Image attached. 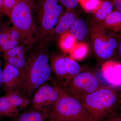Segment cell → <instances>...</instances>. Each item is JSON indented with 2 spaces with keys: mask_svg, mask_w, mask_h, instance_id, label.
I'll return each instance as SVG.
<instances>
[{
  "mask_svg": "<svg viewBox=\"0 0 121 121\" xmlns=\"http://www.w3.org/2000/svg\"><path fill=\"white\" fill-rule=\"evenodd\" d=\"M45 43V39L35 38L27 45L29 56L20 91L30 99L39 87L51 78L50 56Z\"/></svg>",
  "mask_w": 121,
  "mask_h": 121,
  "instance_id": "6da1fadb",
  "label": "cell"
},
{
  "mask_svg": "<svg viewBox=\"0 0 121 121\" xmlns=\"http://www.w3.org/2000/svg\"><path fill=\"white\" fill-rule=\"evenodd\" d=\"M119 89L105 85L93 93L77 98L92 121H102L117 112L120 103Z\"/></svg>",
  "mask_w": 121,
  "mask_h": 121,
  "instance_id": "7a4b0ae2",
  "label": "cell"
},
{
  "mask_svg": "<svg viewBox=\"0 0 121 121\" xmlns=\"http://www.w3.org/2000/svg\"><path fill=\"white\" fill-rule=\"evenodd\" d=\"M62 11L59 0H37L34 15L35 38L44 39L45 34L55 28Z\"/></svg>",
  "mask_w": 121,
  "mask_h": 121,
  "instance_id": "3957f363",
  "label": "cell"
},
{
  "mask_svg": "<svg viewBox=\"0 0 121 121\" xmlns=\"http://www.w3.org/2000/svg\"><path fill=\"white\" fill-rule=\"evenodd\" d=\"M34 0H19L11 11L9 17L13 25L21 33L26 44L35 39Z\"/></svg>",
  "mask_w": 121,
  "mask_h": 121,
  "instance_id": "277c9868",
  "label": "cell"
},
{
  "mask_svg": "<svg viewBox=\"0 0 121 121\" xmlns=\"http://www.w3.org/2000/svg\"><path fill=\"white\" fill-rule=\"evenodd\" d=\"M49 121H92L78 99L66 93L51 111Z\"/></svg>",
  "mask_w": 121,
  "mask_h": 121,
  "instance_id": "5b68a950",
  "label": "cell"
},
{
  "mask_svg": "<svg viewBox=\"0 0 121 121\" xmlns=\"http://www.w3.org/2000/svg\"><path fill=\"white\" fill-rule=\"evenodd\" d=\"M50 65L52 72L50 80L53 85L63 90L76 75L82 70L75 60L62 56L54 57Z\"/></svg>",
  "mask_w": 121,
  "mask_h": 121,
  "instance_id": "8992f818",
  "label": "cell"
},
{
  "mask_svg": "<svg viewBox=\"0 0 121 121\" xmlns=\"http://www.w3.org/2000/svg\"><path fill=\"white\" fill-rule=\"evenodd\" d=\"M105 85L96 74L82 70L74 76L63 90L68 94L78 98L93 93Z\"/></svg>",
  "mask_w": 121,
  "mask_h": 121,
  "instance_id": "52a82bcc",
  "label": "cell"
},
{
  "mask_svg": "<svg viewBox=\"0 0 121 121\" xmlns=\"http://www.w3.org/2000/svg\"><path fill=\"white\" fill-rule=\"evenodd\" d=\"M66 93L63 89L46 82L39 87L33 95V107L49 116L56 102Z\"/></svg>",
  "mask_w": 121,
  "mask_h": 121,
  "instance_id": "ba28073f",
  "label": "cell"
},
{
  "mask_svg": "<svg viewBox=\"0 0 121 121\" xmlns=\"http://www.w3.org/2000/svg\"><path fill=\"white\" fill-rule=\"evenodd\" d=\"M29 53L27 45L23 43L14 48L3 52L1 55L5 63L13 65L18 69L21 74L22 79Z\"/></svg>",
  "mask_w": 121,
  "mask_h": 121,
  "instance_id": "9c48e42d",
  "label": "cell"
},
{
  "mask_svg": "<svg viewBox=\"0 0 121 121\" xmlns=\"http://www.w3.org/2000/svg\"><path fill=\"white\" fill-rule=\"evenodd\" d=\"M23 43V37L17 29L13 25L5 26L0 33V56Z\"/></svg>",
  "mask_w": 121,
  "mask_h": 121,
  "instance_id": "30bf717a",
  "label": "cell"
},
{
  "mask_svg": "<svg viewBox=\"0 0 121 121\" xmlns=\"http://www.w3.org/2000/svg\"><path fill=\"white\" fill-rule=\"evenodd\" d=\"M22 76L19 71L13 65L5 63L2 70V86L5 91L11 90H19Z\"/></svg>",
  "mask_w": 121,
  "mask_h": 121,
  "instance_id": "8fae6325",
  "label": "cell"
},
{
  "mask_svg": "<svg viewBox=\"0 0 121 121\" xmlns=\"http://www.w3.org/2000/svg\"><path fill=\"white\" fill-rule=\"evenodd\" d=\"M101 74L109 85L120 88L121 86V65L108 67L102 70Z\"/></svg>",
  "mask_w": 121,
  "mask_h": 121,
  "instance_id": "7c38bea8",
  "label": "cell"
},
{
  "mask_svg": "<svg viewBox=\"0 0 121 121\" xmlns=\"http://www.w3.org/2000/svg\"><path fill=\"white\" fill-rule=\"evenodd\" d=\"M5 95L13 106L19 111L28 105L30 99L17 89L11 90L6 92Z\"/></svg>",
  "mask_w": 121,
  "mask_h": 121,
  "instance_id": "4fadbf2b",
  "label": "cell"
},
{
  "mask_svg": "<svg viewBox=\"0 0 121 121\" xmlns=\"http://www.w3.org/2000/svg\"><path fill=\"white\" fill-rule=\"evenodd\" d=\"M49 115L38 111L33 108L18 114L13 118L11 121H45Z\"/></svg>",
  "mask_w": 121,
  "mask_h": 121,
  "instance_id": "5bb4252c",
  "label": "cell"
},
{
  "mask_svg": "<svg viewBox=\"0 0 121 121\" xmlns=\"http://www.w3.org/2000/svg\"><path fill=\"white\" fill-rule=\"evenodd\" d=\"M94 48L96 55L102 59H106L112 57L114 50L111 48L107 41H103L99 38L95 39Z\"/></svg>",
  "mask_w": 121,
  "mask_h": 121,
  "instance_id": "9a60e30c",
  "label": "cell"
},
{
  "mask_svg": "<svg viewBox=\"0 0 121 121\" xmlns=\"http://www.w3.org/2000/svg\"><path fill=\"white\" fill-rule=\"evenodd\" d=\"M60 18L54 29L55 32L57 34L62 33L68 30L71 28L76 20L74 15L71 12L66 13Z\"/></svg>",
  "mask_w": 121,
  "mask_h": 121,
  "instance_id": "2e32d148",
  "label": "cell"
},
{
  "mask_svg": "<svg viewBox=\"0 0 121 121\" xmlns=\"http://www.w3.org/2000/svg\"><path fill=\"white\" fill-rule=\"evenodd\" d=\"M20 111L13 106L5 95L0 97V117L13 118Z\"/></svg>",
  "mask_w": 121,
  "mask_h": 121,
  "instance_id": "e0dca14e",
  "label": "cell"
},
{
  "mask_svg": "<svg viewBox=\"0 0 121 121\" xmlns=\"http://www.w3.org/2000/svg\"><path fill=\"white\" fill-rule=\"evenodd\" d=\"M88 32V29L86 22L81 19L76 20L71 29L72 35L80 41L83 40Z\"/></svg>",
  "mask_w": 121,
  "mask_h": 121,
  "instance_id": "ac0fdd59",
  "label": "cell"
},
{
  "mask_svg": "<svg viewBox=\"0 0 121 121\" xmlns=\"http://www.w3.org/2000/svg\"><path fill=\"white\" fill-rule=\"evenodd\" d=\"M113 9L112 3L109 1H106L101 5V7L95 13V16L98 19L104 20L111 13Z\"/></svg>",
  "mask_w": 121,
  "mask_h": 121,
  "instance_id": "d6986e66",
  "label": "cell"
},
{
  "mask_svg": "<svg viewBox=\"0 0 121 121\" xmlns=\"http://www.w3.org/2000/svg\"><path fill=\"white\" fill-rule=\"evenodd\" d=\"M105 19L106 23L108 24H113L121 22V12L119 11H116L111 13Z\"/></svg>",
  "mask_w": 121,
  "mask_h": 121,
  "instance_id": "ffe728a7",
  "label": "cell"
},
{
  "mask_svg": "<svg viewBox=\"0 0 121 121\" xmlns=\"http://www.w3.org/2000/svg\"><path fill=\"white\" fill-rule=\"evenodd\" d=\"M19 1V0H4V12L5 16L9 17L11 11Z\"/></svg>",
  "mask_w": 121,
  "mask_h": 121,
  "instance_id": "44dd1931",
  "label": "cell"
},
{
  "mask_svg": "<svg viewBox=\"0 0 121 121\" xmlns=\"http://www.w3.org/2000/svg\"><path fill=\"white\" fill-rule=\"evenodd\" d=\"M99 0H87L84 1L83 5L85 8L89 11H92L97 9L99 6Z\"/></svg>",
  "mask_w": 121,
  "mask_h": 121,
  "instance_id": "7402d4cb",
  "label": "cell"
},
{
  "mask_svg": "<svg viewBox=\"0 0 121 121\" xmlns=\"http://www.w3.org/2000/svg\"><path fill=\"white\" fill-rule=\"evenodd\" d=\"M74 39L71 36H68L63 40L62 42V47L65 50H67L71 48L73 43Z\"/></svg>",
  "mask_w": 121,
  "mask_h": 121,
  "instance_id": "603a6c76",
  "label": "cell"
},
{
  "mask_svg": "<svg viewBox=\"0 0 121 121\" xmlns=\"http://www.w3.org/2000/svg\"><path fill=\"white\" fill-rule=\"evenodd\" d=\"M61 4L68 8H74L78 6V0H59Z\"/></svg>",
  "mask_w": 121,
  "mask_h": 121,
  "instance_id": "cb8c5ba5",
  "label": "cell"
},
{
  "mask_svg": "<svg viewBox=\"0 0 121 121\" xmlns=\"http://www.w3.org/2000/svg\"><path fill=\"white\" fill-rule=\"evenodd\" d=\"M86 52V50L85 48L82 47L76 50L74 52V56L77 59H80L85 56Z\"/></svg>",
  "mask_w": 121,
  "mask_h": 121,
  "instance_id": "d4e9b609",
  "label": "cell"
},
{
  "mask_svg": "<svg viewBox=\"0 0 121 121\" xmlns=\"http://www.w3.org/2000/svg\"><path fill=\"white\" fill-rule=\"evenodd\" d=\"M102 121H121V113L117 112Z\"/></svg>",
  "mask_w": 121,
  "mask_h": 121,
  "instance_id": "484cf974",
  "label": "cell"
},
{
  "mask_svg": "<svg viewBox=\"0 0 121 121\" xmlns=\"http://www.w3.org/2000/svg\"><path fill=\"white\" fill-rule=\"evenodd\" d=\"M108 42L109 45L113 50H114L117 47V42L113 38H111Z\"/></svg>",
  "mask_w": 121,
  "mask_h": 121,
  "instance_id": "4316f807",
  "label": "cell"
},
{
  "mask_svg": "<svg viewBox=\"0 0 121 121\" xmlns=\"http://www.w3.org/2000/svg\"><path fill=\"white\" fill-rule=\"evenodd\" d=\"M114 5L115 7L119 11H121V0H114Z\"/></svg>",
  "mask_w": 121,
  "mask_h": 121,
  "instance_id": "83f0119b",
  "label": "cell"
},
{
  "mask_svg": "<svg viewBox=\"0 0 121 121\" xmlns=\"http://www.w3.org/2000/svg\"><path fill=\"white\" fill-rule=\"evenodd\" d=\"M0 56H0V87L2 86V70H3L2 68V62Z\"/></svg>",
  "mask_w": 121,
  "mask_h": 121,
  "instance_id": "f1b7e54d",
  "label": "cell"
},
{
  "mask_svg": "<svg viewBox=\"0 0 121 121\" xmlns=\"http://www.w3.org/2000/svg\"><path fill=\"white\" fill-rule=\"evenodd\" d=\"M8 25V23L4 22L3 20L0 21V33L4 28Z\"/></svg>",
  "mask_w": 121,
  "mask_h": 121,
  "instance_id": "f546056e",
  "label": "cell"
},
{
  "mask_svg": "<svg viewBox=\"0 0 121 121\" xmlns=\"http://www.w3.org/2000/svg\"><path fill=\"white\" fill-rule=\"evenodd\" d=\"M3 2H4V0H0V11L5 15L4 12Z\"/></svg>",
  "mask_w": 121,
  "mask_h": 121,
  "instance_id": "4dcf8cb0",
  "label": "cell"
},
{
  "mask_svg": "<svg viewBox=\"0 0 121 121\" xmlns=\"http://www.w3.org/2000/svg\"><path fill=\"white\" fill-rule=\"evenodd\" d=\"M5 16L4 14L0 11V21L2 20V18L3 17Z\"/></svg>",
  "mask_w": 121,
  "mask_h": 121,
  "instance_id": "1f68e13d",
  "label": "cell"
},
{
  "mask_svg": "<svg viewBox=\"0 0 121 121\" xmlns=\"http://www.w3.org/2000/svg\"><path fill=\"white\" fill-rule=\"evenodd\" d=\"M121 43H120V44H119V52H120V54L121 55Z\"/></svg>",
  "mask_w": 121,
  "mask_h": 121,
  "instance_id": "d6a6232c",
  "label": "cell"
},
{
  "mask_svg": "<svg viewBox=\"0 0 121 121\" xmlns=\"http://www.w3.org/2000/svg\"><path fill=\"white\" fill-rule=\"evenodd\" d=\"M80 0V1H84H84H86L87 0Z\"/></svg>",
  "mask_w": 121,
  "mask_h": 121,
  "instance_id": "836d02e7",
  "label": "cell"
}]
</instances>
